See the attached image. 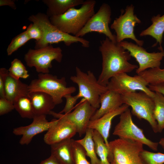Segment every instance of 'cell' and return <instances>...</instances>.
I'll list each match as a JSON object with an SVG mask.
<instances>
[{
	"label": "cell",
	"mask_w": 164,
	"mask_h": 164,
	"mask_svg": "<svg viewBox=\"0 0 164 164\" xmlns=\"http://www.w3.org/2000/svg\"><path fill=\"white\" fill-rule=\"evenodd\" d=\"M99 50L102 59V70L97 79L101 85L107 86L110 79L121 73L131 72L138 67L130 63L129 53L117 42L106 37L100 41Z\"/></svg>",
	"instance_id": "6da1fadb"
},
{
	"label": "cell",
	"mask_w": 164,
	"mask_h": 164,
	"mask_svg": "<svg viewBox=\"0 0 164 164\" xmlns=\"http://www.w3.org/2000/svg\"><path fill=\"white\" fill-rule=\"evenodd\" d=\"M28 19L37 25L43 33L42 38L39 41H35V49L60 42H63L68 46L75 43H79L84 47H89L90 42L87 40L64 33L58 29L51 23L49 17L46 14L38 13L30 15Z\"/></svg>",
	"instance_id": "7a4b0ae2"
},
{
	"label": "cell",
	"mask_w": 164,
	"mask_h": 164,
	"mask_svg": "<svg viewBox=\"0 0 164 164\" xmlns=\"http://www.w3.org/2000/svg\"><path fill=\"white\" fill-rule=\"evenodd\" d=\"M96 4L95 0H86L80 8H71L63 14L50 17V20L62 32L75 36L95 13Z\"/></svg>",
	"instance_id": "3957f363"
},
{
	"label": "cell",
	"mask_w": 164,
	"mask_h": 164,
	"mask_svg": "<svg viewBox=\"0 0 164 164\" xmlns=\"http://www.w3.org/2000/svg\"><path fill=\"white\" fill-rule=\"evenodd\" d=\"M29 92L40 91L51 96L56 105L61 104L63 98L67 94L76 91L73 86L67 87L66 78H58L49 73H39L37 78L32 80L29 85Z\"/></svg>",
	"instance_id": "277c9868"
},
{
	"label": "cell",
	"mask_w": 164,
	"mask_h": 164,
	"mask_svg": "<svg viewBox=\"0 0 164 164\" xmlns=\"http://www.w3.org/2000/svg\"><path fill=\"white\" fill-rule=\"evenodd\" d=\"M109 161L112 164H144L140 156L143 144L134 140L118 138L109 143Z\"/></svg>",
	"instance_id": "5b68a950"
},
{
	"label": "cell",
	"mask_w": 164,
	"mask_h": 164,
	"mask_svg": "<svg viewBox=\"0 0 164 164\" xmlns=\"http://www.w3.org/2000/svg\"><path fill=\"white\" fill-rule=\"evenodd\" d=\"M70 80L78 85L80 97H83L93 107L98 109L100 106V97L108 90L107 86L100 84L92 72H84L77 67L76 75L71 76Z\"/></svg>",
	"instance_id": "8992f818"
},
{
	"label": "cell",
	"mask_w": 164,
	"mask_h": 164,
	"mask_svg": "<svg viewBox=\"0 0 164 164\" xmlns=\"http://www.w3.org/2000/svg\"><path fill=\"white\" fill-rule=\"evenodd\" d=\"M121 96L123 104L131 107L134 115L146 120L153 132H158L157 123L153 116L155 104L152 97L142 91L124 93Z\"/></svg>",
	"instance_id": "52a82bcc"
},
{
	"label": "cell",
	"mask_w": 164,
	"mask_h": 164,
	"mask_svg": "<svg viewBox=\"0 0 164 164\" xmlns=\"http://www.w3.org/2000/svg\"><path fill=\"white\" fill-rule=\"evenodd\" d=\"M62 51L59 47H54L51 45L38 49H29L24 55L26 65L34 67L39 73H49L52 67V61L60 63L63 58Z\"/></svg>",
	"instance_id": "ba28073f"
},
{
	"label": "cell",
	"mask_w": 164,
	"mask_h": 164,
	"mask_svg": "<svg viewBox=\"0 0 164 164\" xmlns=\"http://www.w3.org/2000/svg\"><path fill=\"white\" fill-rule=\"evenodd\" d=\"M113 134L119 138L140 142L154 151L158 150L159 142H153L145 136L143 130L133 122L128 108L120 115L119 121L115 127Z\"/></svg>",
	"instance_id": "9c48e42d"
},
{
	"label": "cell",
	"mask_w": 164,
	"mask_h": 164,
	"mask_svg": "<svg viewBox=\"0 0 164 164\" xmlns=\"http://www.w3.org/2000/svg\"><path fill=\"white\" fill-rule=\"evenodd\" d=\"M141 22V20L134 14V6L132 4L127 6L125 12L116 18L110 26L116 32L117 43H120L125 39H130L137 44L142 46L144 41L138 39L134 32L136 25Z\"/></svg>",
	"instance_id": "30bf717a"
},
{
	"label": "cell",
	"mask_w": 164,
	"mask_h": 164,
	"mask_svg": "<svg viewBox=\"0 0 164 164\" xmlns=\"http://www.w3.org/2000/svg\"><path fill=\"white\" fill-rule=\"evenodd\" d=\"M148 84L140 75L131 76L125 73L118 74L110 80L107 87L108 89L121 94L126 93L143 91L153 97L155 92L150 90Z\"/></svg>",
	"instance_id": "8fae6325"
},
{
	"label": "cell",
	"mask_w": 164,
	"mask_h": 164,
	"mask_svg": "<svg viewBox=\"0 0 164 164\" xmlns=\"http://www.w3.org/2000/svg\"><path fill=\"white\" fill-rule=\"evenodd\" d=\"M111 15L110 6L107 3H103L97 12L90 19L75 36L81 37L88 33L96 32L104 34L111 41L117 42L116 35L112 33L109 27Z\"/></svg>",
	"instance_id": "7c38bea8"
},
{
	"label": "cell",
	"mask_w": 164,
	"mask_h": 164,
	"mask_svg": "<svg viewBox=\"0 0 164 164\" xmlns=\"http://www.w3.org/2000/svg\"><path fill=\"white\" fill-rule=\"evenodd\" d=\"M72 112L67 114L56 113L51 111L49 114L57 119L68 121L75 126L77 133L80 137L85 134L91 118L97 109L84 99L75 107Z\"/></svg>",
	"instance_id": "4fadbf2b"
},
{
	"label": "cell",
	"mask_w": 164,
	"mask_h": 164,
	"mask_svg": "<svg viewBox=\"0 0 164 164\" xmlns=\"http://www.w3.org/2000/svg\"><path fill=\"white\" fill-rule=\"evenodd\" d=\"M119 44L138 63L139 67L136 71L137 74L148 69L160 68L161 61L164 57V50L149 53L142 46L131 42L123 41Z\"/></svg>",
	"instance_id": "5bb4252c"
},
{
	"label": "cell",
	"mask_w": 164,
	"mask_h": 164,
	"mask_svg": "<svg viewBox=\"0 0 164 164\" xmlns=\"http://www.w3.org/2000/svg\"><path fill=\"white\" fill-rule=\"evenodd\" d=\"M58 121V119H55L48 121L46 119V115H35L33 118L32 122L30 125L14 128L13 133L16 135H22L19 140L21 145H27L35 136L44 131H47Z\"/></svg>",
	"instance_id": "9a60e30c"
},
{
	"label": "cell",
	"mask_w": 164,
	"mask_h": 164,
	"mask_svg": "<svg viewBox=\"0 0 164 164\" xmlns=\"http://www.w3.org/2000/svg\"><path fill=\"white\" fill-rule=\"evenodd\" d=\"M58 119L57 123L50 128L44 135V142L50 145L71 139L77 133L73 124L63 119Z\"/></svg>",
	"instance_id": "2e32d148"
},
{
	"label": "cell",
	"mask_w": 164,
	"mask_h": 164,
	"mask_svg": "<svg viewBox=\"0 0 164 164\" xmlns=\"http://www.w3.org/2000/svg\"><path fill=\"white\" fill-rule=\"evenodd\" d=\"M129 107L127 104H123L119 107L110 111L99 118L91 120L89 122L87 128H92L100 133L103 138L105 143L109 149L108 138L112 120L115 117L121 115Z\"/></svg>",
	"instance_id": "e0dca14e"
},
{
	"label": "cell",
	"mask_w": 164,
	"mask_h": 164,
	"mask_svg": "<svg viewBox=\"0 0 164 164\" xmlns=\"http://www.w3.org/2000/svg\"><path fill=\"white\" fill-rule=\"evenodd\" d=\"M100 107L96 110L91 120L98 119L123 104L121 94L108 90L100 96Z\"/></svg>",
	"instance_id": "ac0fdd59"
},
{
	"label": "cell",
	"mask_w": 164,
	"mask_h": 164,
	"mask_svg": "<svg viewBox=\"0 0 164 164\" xmlns=\"http://www.w3.org/2000/svg\"><path fill=\"white\" fill-rule=\"evenodd\" d=\"M28 95L31 101L35 115L49 114L56 105L51 96L44 92H29Z\"/></svg>",
	"instance_id": "d6986e66"
},
{
	"label": "cell",
	"mask_w": 164,
	"mask_h": 164,
	"mask_svg": "<svg viewBox=\"0 0 164 164\" xmlns=\"http://www.w3.org/2000/svg\"><path fill=\"white\" fill-rule=\"evenodd\" d=\"M5 98L13 103L19 97L28 95L29 92V85L12 77L8 71L5 77Z\"/></svg>",
	"instance_id": "ffe728a7"
},
{
	"label": "cell",
	"mask_w": 164,
	"mask_h": 164,
	"mask_svg": "<svg viewBox=\"0 0 164 164\" xmlns=\"http://www.w3.org/2000/svg\"><path fill=\"white\" fill-rule=\"evenodd\" d=\"M72 139H67L50 145L51 154L62 164H75Z\"/></svg>",
	"instance_id": "44dd1931"
},
{
	"label": "cell",
	"mask_w": 164,
	"mask_h": 164,
	"mask_svg": "<svg viewBox=\"0 0 164 164\" xmlns=\"http://www.w3.org/2000/svg\"><path fill=\"white\" fill-rule=\"evenodd\" d=\"M48 8L46 15L50 18L63 14L70 9L84 2L83 0H43Z\"/></svg>",
	"instance_id": "7402d4cb"
},
{
	"label": "cell",
	"mask_w": 164,
	"mask_h": 164,
	"mask_svg": "<svg viewBox=\"0 0 164 164\" xmlns=\"http://www.w3.org/2000/svg\"><path fill=\"white\" fill-rule=\"evenodd\" d=\"M152 24L140 33V36H149L154 38L156 41V44L159 43V48L160 51L163 50L161 46L164 32V14L161 16L158 14L153 16L151 19Z\"/></svg>",
	"instance_id": "603a6c76"
},
{
	"label": "cell",
	"mask_w": 164,
	"mask_h": 164,
	"mask_svg": "<svg viewBox=\"0 0 164 164\" xmlns=\"http://www.w3.org/2000/svg\"><path fill=\"white\" fill-rule=\"evenodd\" d=\"M94 131L92 128H87L84 137L83 138L76 141L85 149L86 155L90 159L91 164H101L100 160L97 157L95 151L93 139Z\"/></svg>",
	"instance_id": "cb8c5ba5"
},
{
	"label": "cell",
	"mask_w": 164,
	"mask_h": 164,
	"mask_svg": "<svg viewBox=\"0 0 164 164\" xmlns=\"http://www.w3.org/2000/svg\"><path fill=\"white\" fill-rule=\"evenodd\" d=\"M15 109L22 118L32 119L35 116L32 103L28 95L21 96L14 102Z\"/></svg>",
	"instance_id": "d4e9b609"
},
{
	"label": "cell",
	"mask_w": 164,
	"mask_h": 164,
	"mask_svg": "<svg viewBox=\"0 0 164 164\" xmlns=\"http://www.w3.org/2000/svg\"><path fill=\"white\" fill-rule=\"evenodd\" d=\"M152 99L155 104L154 117L157 123L158 132H161L164 129V95L155 92Z\"/></svg>",
	"instance_id": "484cf974"
},
{
	"label": "cell",
	"mask_w": 164,
	"mask_h": 164,
	"mask_svg": "<svg viewBox=\"0 0 164 164\" xmlns=\"http://www.w3.org/2000/svg\"><path fill=\"white\" fill-rule=\"evenodd\" d=\"M93 139L95 151L100 158L101 164H111L108 160L110 155L109 149L105 143L102 136L97 131L94 130Z\"/></svg>",
	"instance_id": "4316f807"
},
{
	"label": "cell",
	"mask_w": 164,
	"mask_h": 164,
	"mask_svg": "<svg viewBox=\"0 0 164 164\" xmlns=\"http://www.w3.org/2000/svg\"><path fill=\"white\" fill-rule=\"evenodd\" d=\"M141 76L149 84L164 83V69L153 68L146 70L137 74Z\"/></svg>",
	"instance_id": "83f0119b"
},
{
	"label": "cell",
	"mask_w": 164,
	"mask_h": 164,
	"mask_svg": "<svg viewBox=\"0 0 164 164\" xmlns=\"http://www.w3.org/2000/svg\"><path fill=\"white\" fill-rule=\"evenodd\" d=\"M8 71L10 76L17 80L20 78L26 79L29 76L24 65L20 60L17 58L14 59L12 61Z\"/></svg>",
	"instance_id": "f1b7e54d"
},
{
	"label": "cell",
	"mask_w": 164,
	"mask_h": 164,
	"mask_svg": "<svg viewBox=\"0 0 164 164\" xmlns=\"http://www.w3.org/2000/svg\"><path fill=\"white\" fill-rule=\"evenodd\" d=\"M30 39L26 30L15 36L12 39L7 48L8 55H11Z\"/></svg>",
	"instance_id": "f546056e"
},
{
	"label": "cell",
	"mask_w": 164,
	"mask_h": 164,
	"mask_svg": "<svg viewBox=\"0 0 164 164\" xmlns=\"http://www.w3.org/2000/svg\"><path fill=\"white\" fill-rule=\"evenodd\" d=\"M141 157L144 164H163L164 154L154 153L143 150L140 153Z\"/></svg>",
	"instance_id": "4dcf8cb0"
},
{
	"label": "cell",
	"mask_w": 164,
	"mask_h": 164,
	"mask_svg": "<svg viewBox=\"0 0 164 164\" xmlns=\"http://www.w3.org/2000/svg\"><path fill=\"white\" fill-rule=\"evenodd\" d=\"M72 140L75 164H91L86 158V152L84 148L76 140Z\"/></svg>",
	"instance_id": "1f68e13d"
},
{
	"label": "cell",
	"mask_w": 164,
	"mask_h": 164,
	"mask_svg": "<svg viewBox=\"0 0 164 164\" xmlns=\"http://www.w3.org/2000/svg\"><path fill=\"white\" fill-rule=\"evenodd\" d=\"M66 100V103L63 109L59 113L67 114L71 112V111L74 108V106L77 100L80 98L77 94L75 96H72L71 94L66 95L64 97Z\"/></svg>",
	"instance_id": "d6a6232c"
},
{
	"label": "cell",
	"mask_w": 164,
	"mask_h": 164,
	"mask_svg": "<svg viewBox=\"0 0 164 164\" xmlns=\"http://www.w3.org/2000/svg\"><path fill=\"white\" fill-rule=\"evenodd\" d=\"M26 31L29 38L35 39L36 41L40 40L43 37V33L41 29L36 24H30L28 27Z\"/></svg>",
	"instance_id": "836d02e7"
},
{
	"label": "cell",
	"mask_w": 164,
	"mask_h": 164,
	"mask_svg": "<svg viewBox=\"0 0 164 164\" xmlns=\"http://www.w3.org/2000/svg\"><path fill=\"white\" fill-rule=\"evenodd\" d=\"M15 109L13 103L6 98L0 97V115L7 114Z\"/></svg>",
	"instance_id": "e575fe53"
},
{
	"label": "cell",
	"mask_w": 164,
	"mask_h": 164,
	"mask_svg": "<svg viewBox=\"0 0 164 164\" xmlns=\"http://www.w3.org/2000/svg\"><path fill=\"white\" fill-rule=\"evenodd\" d=\"M8 70L5 68L0 69V97L5 98V77Z\"/></svg>",
	"instance_id": "d590c367"
},
{
	"label": "cell",
	"mask_w": 164,
	"mask_h": 164,
	"mask_svg": "<svg viewBox=\"0 0 164 164\" xmlns=\"http://www.w3.org/2000/svg\"><path fill=\"white\" fill-rule=\"evenodd\" d=\"M149 88L151 91L161 93L164 95V83L156 84H149Z\"/></svg>",
	"instance_id": "8d00e7d4"
},
{
	"label": "cell",
	"mask_w": 164,
	"mask_h": 164,
	"mask_svg": "<svg viewBox=\"0 0 164 164\" xmlns=\"http://www.w3.org/2000/svg\"><path fill=\"white\" fill-rule=\"evenodd\" d=\"M39 164H62L54 155L51 154L50 156L46 159L42 161Z\"/></svg>",
	"instance_id": "74e56055"
},
{
	"label": "cell",
	"mask_w": 164,
	"mask_h": 164,
	"mask_svg": "<svg viewBox=\"0 0 164 164\" xmlns=\"http://www.w3.org/2000/svg\"><path fill=\"white\" fill-rule=\"evenodd\" d=\"M14 0H0V6L8 5L13 9H16V6Z\"/></svg>",
	"instance_id": "f35d334b"
},
{
	"label": "cell",
	"mask_w": 164,
	"mask_h": 164,
	"mask_svg": "<svg viewBox=\"0 0 164 164\" xmlns=\"http://www.w3.org/2000/svg\"><path fill=\"white\" fill-rule=\"evenodd\" d=\"M159 144L164 149V138H162L160 139Z\"/></svg>",
	"instance_id": "ab89813d"
},
{
	"label": "cell",
	"mask_w": 164,
	"mask_h": 164,
	"mask_svg": "<svg viewBox=\"0 0 164 164\" xmlns=\"http://www.w3.org/2000/svg\"></svg>",
	"instance_id": "60d3db41"
}]
</instances>
